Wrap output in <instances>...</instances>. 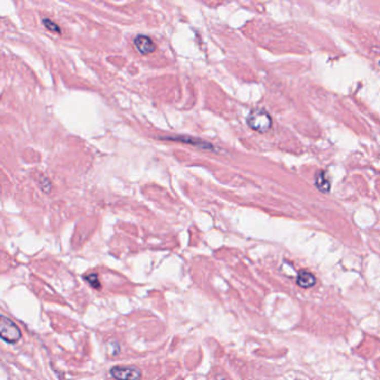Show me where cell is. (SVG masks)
Masks as SVG:
<instances>
[{
  "label": "cell",
  "mask_w": 380,
  "mask_h": 380,
  "mask_svg": "<svg viewBox=\"0 0 380 380\" xmlns=\"http://www.w3.org/2000/svg\"><path fill=\"white\" fill-rule=\"evenodd\" d=\"M248 125L253 131L264 134L269 132L272 128V119L267 110L256 108L249 114L247 119Z\"/></svg>",
  "instance_id": "obj_1"
},
{
  "label": "cell",
  "mask_w": 380,
  "mask_h": 380,
  "mask_svg": "<svg viewBox=\"0 0 380 380\" xmlns=\"http://www.w3.org/2000/svg\"><path fill=\"white\" fill-rule=\"evenodd\" d=\"M0 336L8 344H16L21 338V332L16 323L3 316L0 319Z\"/></svg>",
  "instance_id": "obj_2"
},
{
  "label": "cell",
  "mask_w": 380,
  "mask_h": 380,
  "mask_svg": "<svg viewBox=\"0 0 380 380\" xmlns=\"http://www.w3.org/2000/svg\"><path fill=\"white\" fill-rule=\"evenodd\" d=\"M110 375L116 380H139L142 371L134 366H115L110 369Z\"/></svg>",
  "instance_id": "obj_3"
},
{
  "label": "cell",
  "mask_w": 380,
  "mask_h": 380,
  "mask_svg": "<svg viewBox=\"0 0 380 380\" xmlns=\"http://www.w3.org/2000/svg\"><path fill=\"white\" fill-rule=\"evenodd\" d=\"M134 45H135L136 49L142 55H148L155 52L156 46L154 42L147 36L144 35H138L134 39Z\"/></svg>",
  "instance_id": "obj_4"
},
{
  "label": "cell",
  "mask_w": 380,
  "mask_h": 380,
  "mask_svg": "<svg viewBox=\"0 0 380 380\" xmlns=\"http://www.w3.org/2000/svg\"><path fill=\"white\" fill-rule=\"evenodd\" d=\"M298 286L303 289H309L316 284V277L310 271L300 270L297 277Z\"/></svg>",
  "instance_id": "obj_5"
},
{
  "label": "cell",
  "mask_w": 380,
  "mask_h": 380,
  "mask_svg": "<svg viewBox=\"0 0 380 380\" xmlns=\"http://www.w3.org/2000/svg\"><path fill=\"white\" fill-rule=\"evenodd\" d=\"M316 186L320 189L321 192H328L331 187V181L329 178L327 172L325 171H319L316 174L315 178Z\"/></svg>",
  "instance_id": "obj_6"
},
{
  "label": "cell",
  "mask_w": 380,
  "mask_h": 380,
  "mask_svg": "<svg viewBox=\"0 0 380 380\" xmlns=\"http://www.w3.org/2000/svg\"><path fill=\"white\" fill-rule=\"evenodd\" d=\"M85 280L91 284V287L94 289H100V283H99V279L96 273H92V275L86 276Z\"/></svg>",
  "instance_id": "obj_7"
},
{
  "label": "cell",
  "mask_w": 380,
  "mask_h": 380,
  "mask_svg": "<svg viewBox=\"0 0 380 380\" xmlns=\"http://www.w3.org/2000/svg\"><path fill=\"white\" fill-rule=\"evenodd\" d=\"M43 24H44V26H45V27H46V28H47V29H48V30H50V31L60 32L59 27H58L57 25H56V24H55V22H53L52 20H49V19H44V20H43Z\"/></svg>",
  "instance_id": "obj_8"
}]
</instances>
